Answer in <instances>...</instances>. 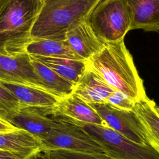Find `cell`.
I'll return each mask as SVG.
<instances>
[{
	"label": "cell",
	"instance_id": "obj_12",
	"mask_svg": "<svg viewBox=\"0 0 159 159\" xmlns=\"http://www.w3.org/2000/svg\"><path fill=\"white\" fill-rule=\"evenodd\" d=\"M114 91L88 63L85 73L75 86L73 93L88 104L106 103Z\"/></svg>",
	"mask_w": 159,
	"mask_h": 159
},
{
	"label": "cell",
	"instance_id": "obj_5",
	"mask_svg": "<svg viewBox=\"0 0 159 159\" xmlns=\"http://www.w3.org/2000/svg\"><path fill=\"white\" fill-rule=\"evenodd\" d=\"M114 159H159L158 153L149 145L135 143L111 128L96 125L83 127Z\"/></svg>",
	"mask_w": 159,
	"mask_h": 159
},
{
	"label": "cell",
	"instance_id": "obj_4",
	"mask_svg": "<svg viewBox=\"0 0 159 159\" xmlns=\"http://www.w3.org/2000/svg\"><path fill=\"white\" fill-rule=\"evenodd\" d=\"M86 20L105 43L124 40L131 26L127 0H101Z\"/></svg>",
	"mask_w": 159,
	"mask_h": 159
},
{
	"label": "cell",
	"instance_id": "obj_15",
	"mask_svg": "<svg viewBox=\"0 0 159 159\" xmlns=\"http://www.w3.org/2000/svg\"><path fill=\"white\" fill-rule=\"evenodd\" d=\"M131 17L130 30L159 31V0H127Z\"/></svg>",
	"mask_w": 159,
	"mask_h": 159
},
{
	"label": "cell",
	"instance_id": "obj_25",
	"mask_svg": "<svg viewBox=\"0 0 159 159\" xmlns=\"http://www.w3.org/2000/svg\"><path fill=\"white\" fill-rule=\"evenodd\" d=\"M25 159H46L42 151L39 152L35 154H34Z\"/></svg>",
	"mask_w": 159,
	"mask_h": 159
},
{
	"label": "cell",
	"instance_id": "obj_18",
	"mask_svg": "<svg viewBox=\"0 0 159 159\" xmlns=\"http://www.w3.org/2000/svg\"><path fill=\"white\" fill-rule=\"evenodd\" d=\"M30 57L43 63L75 86L82 78L88 67V61L85 60L68 58Z\"/></svg>",
	"mask_w": 159,
	"mask_h": 159
},
{
	"label": "cell",
	"instance_id": "obj_21",
	"mask_svg": "<svg viewBox=\"0 0 159 159\" xmlns=\"http://www.w3.org/2000/svg\"><path fill=\"white\" fill-rule=\"evenodd\" d=\"M19 101L6 89L0 85V119L5 121L20 107Z\"/></svg>",
	"mask_w": 159,
	"mask_h": 159
},
{
	"label": "cell",
	"instance_id": "obj_1",
	"mask_svg": "<svg viewBox=\"0 0 159 159\" xmlns=\"http://www.w3.org/2000/svg\"><path fill=\"white\" fill-rule=\"evenodd\" d=\"M88 63L114 90L124 93L135 102L147 97L143 80L124 40L106 43Z\"/></svg>",
	"mask_w": 159,
	"mask_h": 159
},
{
	"label": "cell",
	"instance_id": "obj_2",
	"mask_svg": "<svg viewBox=\"0 0 159 159\" xmlns=\"http://www.w3.org/2000/svg\"><path fill=\"white\" fill-rule=\"evenodd\" d=\"M44 0H0V53L25 52Z\"/></svg>",
	"mask_w": 159,
	"mask_h": 159
},
{
	"label": "cell",
	"instance_id": "obj_10",
	"mask_svg": "<svg viewBox=\"0 0 159 159\" xmlns=\"http://www.w3.org/2000/svg\"><path fill=\"white\" fill-rule=\"evenodd\" d=\"M0 80L33 86L44 90L30 56L25 52L15 56L0 53Z\"/></svg>",
	"mask_w": 159,
	"mask_h": 159
},
{
	"label": "cell",
	"instance_id": "obj_7",
	"mask_svg": "<svg viewBox=\"0 0 159 159\" xmlns=\"http://www.w3.org/2000/svg\"><path fill=\"white\" fill-rule=\"evenodd\" d=\"M52 115L58 120L82 127L86 125H96L109 128L91 104L74 93L60 99Z\"/></svg>",
	"mask_w": 159,
	"mask_h": 159
},
{
	"label": "cell",
	"instance_id": "obj_9",
	"mask_svg": "<svg viewBox=\"0 0 159 159\" xmlns=\"http://www.w3.org/2000/svg\"><path fill=\"white\" fill-rule=\"evenodd\" d=\"M109 128L130 140L142 145L147 142L134 112L119 110L107 103L89 104Z\"/></svg>",
	"mask_w": 159,
	"mask_h": 159
},
{
	"label": "cell",
	"instance_id": "obj_24",
	"mask_svg": "<svg viewBox=\"0 0 159 159\" xmlns=\"http://www.w3.org/2000/svg\"><path fill=\"white\" fill-rule=\"evenodd\" d=\"M18 129L10 123L0 119V132H12Z\"/></svg>",
	"mask_w": 159,
	"mask_h": 159
},
{
	"label": "cell",
	"instance_id": "obj_11",
	"mask_svg": "<svg viewBox=\"0 0 159 159\" xmlns=\"http://www.w3.org/2000/svg\"><path fill=\"white\" fill-rule=\"evenodd\" d=\"M65 38L71 49L81 60H89L98 53L105 45L92 30L87 20L70 30L66 34Z\"/></svg>",
	"mask_w": 159,
	"mask_h": 159
},
{
	"label": "cell",
	"instance_id": "obj_3",
	"mask_svg": "<svg viewBox=\"0 0 159 159\" xmlns=\"http://www.w3.org/2000/svg\"><path fill=\"white\" fill-rule=\"evenodd\" d=\"M100 1L44 0L32 29V40H66V34L86 20Z\"/></svg>",
	"mask_w": 159,
	"mask_h": 159
},
{
	"label": "cell",
	"instance_id": "obj_19",
	"mask_svg": "<svg viewBox=\"0 0 159 159\" xmlns=\"http://www.w3.org/2000/svg\"><path fill=\"white\" fill-rule=\"evenodd\" d=\"M25 53L33 57L68 58L80 60L66 40H32L25 48Z\"/></svg>",
	"mask_w": 159,
	"mask_h": 159
},
{
	"label": "cell",
	"instance_id": "obj_6",
	"mask_svg": "<svg viewBox=\"0 0 159 159\" xmlns=\"http://www.w3.org/2000/svg\"><path fill=\"white\" fill-rule=\"evenodd\" d=\"M56 125L40 141L42 150H65L104 153L105 150L82 127L57 120Z\"/></svg>",
	"mask_w": 159,
	"mask_h": 159
},
{
	"label": "cell",
	"instance_id": "obj_14",
	"mask_svg": "<svg viewBox=\"0 0 159 159\" xmlns=\"http://www.w3.org/2000/svg\"><path fill=\"white\" fill-rule=\"evenodd\" d=\"M0 85L10 92L22 106L53 109L60 99L37 87L0 80Z\"/></svg>",
	"mask_w": 159,
	"mask_h": 159
},
{
	"label": "cell",
	"instance_id": "obj_8",
	"mask_svg": "<svg viewBox=\"0 0 159 159\" xmlns=\"http://www.w3.org/2000/svg\"><path fill=\"white\" fill-rule=\"evenodd\" d=\"M52 110L21 106L6 121L16 128L30 133L40 141L52 130L58 122L52 115Z\"/></svg>",
	"mask_w": 159,
	"mask_h": 159
},
{
	"label": "cell",
	"instance_id": "obj_16",
	"mask_svg": "<svg viewBox=\"0 0 159 159\" xmlns=\"http://www.w3.org/2000/svg\"><path fill=\"white\" fill-rule=\"evenodd\" d=\"M0 150L29 157L42 151V147L35 137L18 129L12 132H0Z\"/></svg>",
	"mask_w": 159,
	"mask_h": 159
},
{
	"label": "cell",
	"instance_id": "obj_17",
	"mask_svg": "<svg viewBox=\"0 0 159 159\" xmlns=\"http://www.w3.org/2000/svg\"><path fill=\"white\" fill-rule=\"evenodd\" d=\"M30 58L44 90L59 99L67 97L73 93L74 84L60 76L43 63L30 56Z\"/></svg>",
	"mask_w": 159,
	"mask_h": 159
},
{
	"label": "cell",
	"instance_id": "obj_23",
	"mask_svg": "<svg viewBox=\"0 0 159 159\" xmlns=\"http://www.w3.org/2000/svg\"><path fill=\"white\" fill-rule=\"evenodd\" d=\"M28 157L18 153L0 150V159H25Z\"/></svg>",
	"mask_w": 159,
	"mask_h": 159
},
{
	"label": "cell",
	"instance_id": "obj_13",
	"mask_svg": "<svg viewBox=\"0 0 159 159\" xmlns=\"http://www.w3.org/2000/svg\"><path fill=\"white\" fill-rule=\"evenodd\" d=\"M156 105L154 101L147 97L136 102L132 111L147 144L159 155V114Z\"/></svg>",
	"mask_w": 159,
	"mask_h": 159
},
{
	"label": "cell",
	"instance_id": "obj_26",
	"mask_svg": "<svg viewBox=\"0 0 159 159\" xmlns=\"http://www.w3.org/2000/svg\"><path fill=\"white\" fill-rule=\"evenodd\" d=\"M156 110H157V111L158 112V113L159 114V106L156 105Z\"/></svg>",
	"mask_w": 159,
	"mask_h": 159
},
{
	"label": "cell",
	"instance_id": "obj_22",
	"mask_svg": "<svg viewBox=\"0 0 159 159\" xmlns=\"http://www.w3.org/2000/svg\"><path fill=\"white\" fill-rule=\"evenodd\" d=\"M135 102L124 93L115 90L107 98L106 103L119 110L132 111Z\"/></svg>",
	"mask_w": 159,
	"mask_h": 159
},
{
	"label": "cell",
	"instance_id": "obj_20",
	"mask_svg": "<svg viewBox=\"0 0 159 159\" xmlns=\"http://www.w3.org/2000/svg\"><path fill=\"white\" fill-rule=\"evenodd\" d=\"M46 159H114L104 153H91L65 150H42Z\"/></svg>",
	"mask_w": 159,
	"mask_h": 159
}]
</instances>
